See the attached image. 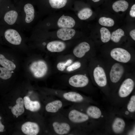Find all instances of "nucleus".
<instances>
[{"label": "nucleus", "mask_w": 135, "mask_h": 135, "mask_svg": "<svg viewBox=\"0 0 135 135\" xmlns=\"http://www.w3.org/2000/svg\"><path fill=\"white\" fill-rule=\"evenodd\" d=\"M24 68V74H30L38 78L44 76L48 70V66L46 62L41 60H34L30 52L25 56Z\"/></svg>", "instance_id": "f257e3e1"}, {"label": "nucleus", "mask_w": 135, "mask_h": 135, "mask_svg": "<svg viewBox=\"0 0 135 135\" xmlns=\"http://www.w3.org/2000/svg\"><path fill=\"white\" fill-rule=\"evenodd\" d=\"M19 12V17L17 27L22 31L28 30L35 18V11L33 5L27 3L22 6L17 7Z\"/></svg>", "instance_id": "f03ea898"}, {"label": "nucleus", "mask_w": 135, "mask_h": 135, "mask_svg": "<svg viewBox=\"0 0 135 135\" xmlns=\"http://www.w3.org/2000/svg\"><path fill=\"white\" fill-rule=\"evenodd\" d=\"M2 17L4 25L17 28L19 17V10L17 7H14L8 10Z\"/></svg>", "instance_id": "7ed1b4c3"}, {"label": "nucleus", "mask_w": 135, "mask_h": 135, "mask_svg": "<svg viewBox=\"0 0 135 135\" xmlns=\"http://www.w3.org/2000/svg\"><path fill=\"white\" fill-rule=\"evenodd\" d=\"M111 57L116 61L122 63H126L131 58V55L126 50L120 48H113L110 52Z\"/></svg>", "instance_id": "20e7f679"}, {"label": "nucleus", "mask_w": 135, "mask_h": 135, "mask_svg": "<svg viewBox=\"0 0 135 135\" xmlns=\"http://www.w3.org/2000/svg\"><path fill=\"white\" fill-rule=\"evenodd\" d=\"M124 72V68L121 64L116 63L112 66L110 72V77L111 82H118L122 77Z\"/></svg>", "instance_id": "39448f33"}, {"label": "nucleus", "mask_w": 135, "mask_h": 135, "mask_svg": "<svg viewBox=\"0 0 135 135\" xmlns=\"http://www.w3.org/2000/svg\"><path fill=\"white\" fill-rule=\"evenodd\" d=\"M93 75L94 80L99 86H105L107 82L106 77L105 71L102 67L97 66L94 69Z\"/></svg>", "instance_id": "423d86ee"}, {"label": "nucleus", "mask_w": 135, "mask_h": 135, "mask_svg": "<svg viewBox=\"0 0 135 135\" xmlns=\"http://www.w3.org/2000/svg\"><path fill=\"white\" fill-rule=\"evenodd\" d=\"M134 86V82L131 78L125 79L121 85L118 91V94L121 98L128 96L132 91Z\"/></svg>", "instance_id": "0eeeda50"}, {"label": "nucleus", "mask_w": 135, "mask_h": 135, "mask_svg": "<svg viewBox=\"0 0 135 135\" xmlns=\"http://www.w3.org/2000/svg\"><path fill=\"white\" fill-rule=\"evenodd\" d=\"M89 82L88 77L82 74H77L71 76L68 80L70 84L76 88L84 87L88 85Z\"/></svg>", "instance_id": "6e6552de"}, {"label": "nucleus", "mask_w": 135, "mask_h": 135, "mask_svg": "<svg viewBox=\"0 0 135 135\" xmlns=\"http://www.w3.org/2000/svg\"><path fill=\"white\" fill-rule=\"evenodd\" d=\"M22 132L28 135H36L39 131V127L36 123L27 122L24 124L21 127Z\"/></svg>", "instance_id": "1a4fd4ad"}, {"label": "nucleus", "mask_w": 135, "mask_h": 135, "mask_svg": "<svg viewBox=\"0 0 135 135\" xmlns=\"http://www.w3.org/2000/svg\"><path fill=\"white\" fill-rule=\"evenodd\" d=\"M68 117L71 121L76 123L85 122L89 118L87 115L76 110H73L70 112L68 114Z\"/></svg>", "instance_id": "9d476101"}, {"label": "nucleus", "mask_w": 135, "mask_h": 135, "mask_svg": "<svg viewBox=\"0 0 135 135\" xmlns=\"http://www.w3.org/2000/svg\"><path fill=\"white\" fill-rule=\"evenodd\" d=\"M20 74H24V71L10 70L0 65V78L1 79L9 80L15 76Z\"/></svg>", "instance_id": "9b49d317"}, {"label": "nucleus", "mask_w": 135, "mask_h": 135, "mask_svg": "<svg viewBox=\"0 0 135 135\" xmlns=\"http://www.w3.org/2000/svg\"><path fill=\"white\" fill-rule=\"evenodd\" d=\"M90 45L88 43L83 42L75 47L73 50V53L76 57L82 58L90 50Z\"/></svg>", "instance_id": "f8f14e48"}, {"label": "nucleus", "mask_w": 135, "mask_h": 135, "mask_svg": "<svg viewBox=\"0 0 135 135\" xmlns=\"http://www.w3.org/2000/svg\"><path fill=\"white\" fill-rule=\"evenodd\" d=\"M65 44L59 41H54L48 42L46 46L47 50L52 52H60L66 48Z\"/></svg>", "instance_id": "ddd939ff"}, {"label": "nucleus", "mask_w": 135, "mask_h": 135, "mask_svg": "<svg viewBox=\"0 0 135 135\" xmlns=\"http://www.w3.org/2000/svg\"><path fill=\"white\" fill-rule=\"evenodd\" d=\"M75 24V21L72 18L65 16L64 14L59 18L57 22L58 26L62 28H71L74 26Z\"/></svg>", "instance_id": "4468645a"}, {"label": "nucleus", "mask_w": 135, "mask_h": 135, "mask_svg": "<svg viewBox=\"0 0 135 135\" xmlns=\"http://www.w3.org/2000/svg\"><path fill=\"white\" fill-rule=\"evenodd\" d=\"M52 126L55 132L60 135L68 134L70 129V125L66 122H54L52 124Z\"/></svg>", "instance_id": "2eb2a0df"}, {"label": "nucleus", "mask_w": 135, "mask_h": 135, "mask_svg": "<svg viewBox=\"0 0 135 135\" xmlns=\"http://www.w3.org/2000/svg\"><path fill=\"white\" fill-rule=\"evenodd\" d=\"M75 30L70 28H62L58 30L57 35L60 39L63 40L71 39L75 35Z\"/></svg>", "instance_id": "dca6fc26"}, {"label": "nucleus", "mask_w": 135, "mask_h": 135, "mask_svg": "<svg viewBox=\"0 0 135 135\" xmlns=\"http://www.w3.org/2000/svg\"><path fill=\"white\" fill-rule=\"evenodd\" d=\"M23 100L24 106L27 110L35 112L38 110L40 108V104L38 101H32L27 96H24Z\"/></svg>", "instance_id": "f3484780"}, {"label": "nucleus", "mask_w": 135, "mask_h": 135, "mask_svg": "<svg viewBox=\"0 0 135 135\" xmlns=\"http://www.w3.org/2000/svg\"><path fill=\"white\" fill-rule=\"evenodd\" d=\"M16 102V104L11 108V110L13 115L18 117L24 112V103L23 100L21 98H18Z\"/></svg>", "instance_id": "a211bd4d"}, {"label": "nucleus", "mask_w": 135, "mask_h": 135, "mask_svg": "<svg viewBox=\"0 0 135 135\" xmlns=\"http://www.w3.org/2000/svg\"><path fill=\"white\" fill-rule=\"evenodd\" d=\"M63 96L66 100L74 102H80L83 100V98L82 95L74 92L65 93L63 94Z\"/></svg>", "instance_id": "6ab92c4d"}, {"label": "nucleus", "mask_w": 135, "mask_h": 135, "mask_svg": "<svg viewBox=\"0 0 135 135\" xmlns=\"http://www.w3.org/2000/svg\"><path fill=\"white\" fill-rule=\"evenodd\" d=\"M62 106V102L60 100H56L48 104L46 106L45 109L48 112L55 113L58 111Z\"/></svg>", "instance_id": "aec40b11"}, {"label": "nucleus", "mask_w": 135, "mask_h": 135, "mask_svg": "<svg viewBox=\"0 0 135 135\" xmlns=\"http://www.w3.org/2000/svg\"><path fill=\"white\" fill-rule=\"evenodd\" d=\"M125 125L124 120L120 118H117L114 120L112 125L114 132L116 134L122 132L124 130Z\"/></svg>", "instance_id": "412c9836"}, {"label": "nucleus", "mask_w": 135, "mask_h": 135, "mask_svg": "<svg viewBox=\"0 0 135 135\" xmlns=\"http://www.w3.org/2000/svg\"><path fill=\"white\" fill-rule=\"evenodd\" d=\"M128 3L124 0H119L114 2L112 5V8L115 12H117L121 11L124 12L128 7Z\"/></svg>", "instance_id": "4be33fe9"}, {"label": "nucleus", "mask_w": 135, "mask_h": 135, "mask_svg": "<svg viewBox=\"0 0 135 135\" xmlns=\"http://www.w3.org/2000/svg\"><path fill=\"white\" fill-rule=\"evenodd\" d=\"M86 113L88 116L95 119L99 118L102 114L100 109L96 106H90L88 108Z\"/></svg>", "instance_id": "5701e85b"}, {"label": "nucleus", "mask_w": 135, "mask_h": 135, "mask_svg": "<svg viewBox=\"0 0 135 135\" xmlns=\"http://www.w3.org/2000/svg\"><path fill=\"white\" fill-rule=\"evenodd\" d=\"M92 14V11L90 8H85L79 12L78 16L81 20H85L90 17Z\"/></svg>", "instance_id": "b1692460"}, {"label": "nucleus", "mask_w": 135, "mask_h": 135, "mask_svg": "<svg viewBox=\"0 0 135 135\" xmlns=\"http://www.w3.org/2000/svg\"><path fill=\"white\" fill-rule=\"evenodd\" d=\"M124 35V32L123 30L118 28L112 33L110 39L113 42L117 43L120 41L121 38Z\"/></svg>", "instance_id": "393cba45"}, {"label": "nucleus", "mask_w": 135, "mask_h": 135, "mask_svg": "<svg viewBox=\"0 0 135 135\" xmlns=\"http://www.w3.org/2000/svg\"><path fill=\"white\" fill-rule=\"evenodd\" d=\"M101 39L104 43L108 42L110 39L111 34L108 30L104 27L102 28L100 30Z\"/></svg>", "instance_id": "a878e982"}, {"label": "nucleus", "mask_w": 135, "mask_h": 135, "mask_svg": "<svg viewBox=\"0 0 135 135\" xmlns=\"http://www.w3.org/2000/svg\"><path fill=\"white\" fill-rule=\"evenodd\" d=\"M51 7L55 8H60L64 7L67 2V0H49Z\"/></svg>", "instance_id": "bb28decb"}, {"label": "nucleus", "mask_w": 135, "mask_h": 135, "mask_svg": "<svg viewBox=\"0 0 135 135\" xmlns=\"http://www.w3.org/2000/svg\"><path fill=\"white\" fill-rule=\"evenodd\" d=\"M98 22L101 25L108 27H111L114 24L113 19L110 18L102 17L100 18L98 20Z\"/></svg>", "instance_id": "cd10ccee"}, {"label": "nucleus", "mask_w": 135, "mask_h": 135, "mask_svg": "<svg viewBox=\"0 0 135 135\" xmlns=\"http://www.w3.org/2000/svg\"><path fill=\"white\" fill-rule=\"evenodd\" d=\"M127 108L128 111L133 112L135 111V96H132L131 97L128 103Z\"/></svg>", "instance_id": "c85d7f7f"}, {"label": "nucleus", "mask_w": 135, "mask_h": 135, "mask_svg": "<svg viewBox=\"0 0 135 135\" xmlns=\"http://www.w3.org/2000/svg\"><path fill=\"white\" fill-rule=\"evenodd\" d=\"M71 59L68 60L66 62H60L57 64V68L58 70L61 71L64 70L67 66L70 65L72 62Z\"/></svg>", "instance_id": "c756f323"}, {"label": "nucleus", "mask_w": 135, "mask_h": 135, "mask_svg": "<svg viewBox=\"0 0 135 135\" xmlns=\"http://www.w3.org/2000/svg\"><path fill=\"white\" fill-rule=\"evenodd\" d=\"M81 66V63L79 62H76L68 67L67 70L68 72L72 71L79 68Z\"/></svg>", "instance_id": "7c9ffc66"}, {"label": "nucleus", "mask_w": 135, "mask_h": 135, "mask_svg": "<svg viewBox=\"0 0 135 135\" xmlns=\"http://www.w3.org/2000/svg\"><path fill=\"white\" fill-rule=\"evenodd\" d=\"M130 14L132 17H135V4H133L131 7L130 12Z\"/></svg>", "instance_id": "2f4dec72"}, {"label": "nucleus", "mask_w": 135, "mask_h": 135, "mask_svg": "<svg viewBox=\"0 0 135 135\" xmlns=\"http://www.w3.org/2000/svg\"><path fill=\"white\" fill-rule=\"evenodd\" d=\"M130 34L132 38L135 40V29H134L131 30L130 32Z\"/></svg>", "instance_id": "473e14b6"}, {"label": "nucleus", "mask_w": 135, "mask_h": 135, "mask_svg": "<svg viewBox=\"0 0 135 135\" xmlns=\"http://www.w3.org/2000/svg\"><path fill=\"white\" fill-rule=\"evenodd\" d=\"M4 128V126L2 124L0 120V132H3Z\"/></svg>", "instance_id": "72a5a7b5"}, {"label": "nucleus", "mask_w": 135, "mask_h": 135, "mask_svg": "<svg viewBox=\"0 0 135 135\" xmlns=\"http://www.w3.org/2000/svg\"><path fill=\"white\" fill-rule=\"evenodd\" d=\"M94 2H97L99 1L100 0H92Z\"/></svg>", "instance_id": "f704fd0d"}, {"label": "nucleus", "mask_w": 135, "mask_h": 135, "mask_svg": "<svg viewBox=\"0 0 135 135\" xmlns=\"http://www.w3.org/2000/svg\"><path fill=\"white\" fill-rule=\"evenodd\" d=\"M1 116H0V120L1 119Z\"/></svg>", "instance_id": "c9c22d12"}, {"label": "nucleus", "mask_w": 135, "mask_h": 135, "mask_svg": "<svg viewBox=\"0 0 135 135\" xmlns=\"http://www.w3.org/2000/svg\"></svg>", "instance_id": "e433bc0d"}]
</instances>
